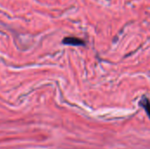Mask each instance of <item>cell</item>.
<instances>
[{
    "label": "cell",
    "mask_w": 150,
    "mask_h": 149,
    "mask_svg": "<svg viewBox=\"0 0 150 149\" xmlns=\"http://www.w3.org/2000/svg\"><path fill=\"white\" fill-rule=\"evenodd\" d=\"M62 43L64 45H69V46H74V47H79V46H85V41L80 38L75 37V36H69L65 37L62 40Z\"/></svg>",
    "instance_id": "6da1fadb"
},
{
    "label": "cell",
    "mask_w": 150,
    "mask_h": 149,
    "mask_svg": "<svg viewBox=\"0 0 150 149\" xmlns=\"http://www.w3.org/2000/svg\"><path fill=\"white\" fill-rule=\"evenodd\" d=\"M139 105H140V106H142V107L145 110L146 113L148 114V116L149 117V119H150V100L147 97L143 96V97H142V99L140 100Z\"/></svg>",
    "instance_id": "7a4b0ae2"
}]
</instances>
